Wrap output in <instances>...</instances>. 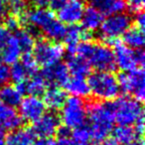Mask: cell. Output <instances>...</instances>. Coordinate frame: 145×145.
Wrapping results in <instances>:
<instances>
[{"instance_id":"cell-26","label":"cell","mask_w":145,"mask_h":145,"mask_svg":"<svg viewBox=\"0 0 145 145\" xmlns=\"http://www.w3.org/2000/svg\"><path fill=\"white\" fill-rule=\"evenodd\" d=\"M123 44L131 49H142L144 46V33L138 27L129 28L123 34Z\"/></svg>"},{"instance_id":"cell-11","label":"cell","mask_w":145,"mask_h":145,"mask_svg":"<svg viewBox=\"0 0 145 145\" xmlns=\"http://www.w3.org/2000/svg\"><path fill=\"white\" fill-rule=\"evenodd\" d=\"M32 132L40 138H51L61 126V120L55 112H45L40 118L32 122Z\"/></svg>"},{"instance_id":"cell-10","label":"cell","mask_w":145,"mask_h":145,"mask_svg":"<svg viewBox=\"0 0 145 145\" xmlns=\"http://www.w3.org/2000/svg\"><path fill=\"white\" fill-rule=\"evenodd\" d=\"M33 51V57L36 63L44 67L60 63L65 54V49L61 44L45 40L35 44Z\"/></svg>"},{"instance_id":"cell-29","label":"cell","mask_w":145,"mask_h":145,"mask_svg":"<svg viewBox=\"0 0 145 145\" xmlns=\"http://www.w3.org/2000/svg\"><path fill=\"white\" fill-rule=\"evenodd\" d=\"M28 78H30V75H29L28 71L22 65V63L17 62L12 65V67L10 68V79L14 83L20 84Z\"/></svg>"},{"instance_id":"cell-8","label":"cell","mask_w":145,"mask_h":145,"mask_svg":"<svg viewBox=\"0 0 145 145\" xmlns=\"http://www.w3.org/2000/svg\"><path fill=\"white\" fill-rule=\"evenodd\" d=\"M114 56L115 67L123 72H129L142 67L144 65L145 54L142 49H131L122 43L115 42L114 50H112Z\"/></svg>"},{"instance_id":"cell-32","label":"cell","mask_w":145,"mask_h":145,"mask_svg":"<svg viewBox=\"0 0 145 145\" xmlns=\"http://www.w3.org/2000/svg\"><path fill=\"white\" fill-rule=\"evenodd\" d=\"M125 5L126 8L131 13L142 12V9L144 7V0H125Z\"/></svg>"},{"instance_id":"cell-22","label":"cell","mask_w":145,"mask_h":145,"mask_svg":"<svg viewBox=\"0 0 145 145\" xmlns=\"http://www.w3.org/2000/svg\"><path fill=\"white\" fill-rule=\"evenodd\" d=\"M103 20V15L99 11L91 7H89V8L85 9L83 16H82V29L88 33L95 32L99 29Z\"/></svg>"},{"instance_id":"cell-40","label":"cell","mask_w":145,"mask_h":145,"mask_svg":"<svg viewBox=\"0 0 145 145\" xmlns=\"http://www.w3.org/2000/svg\"><path fill=\"white\" fill-rule=\"evenodd\" d=\"M55 141L51 138H39L35 140L32 145H54Z\"/></svg>"},{"instance_id":"cell-20","label":"cell","mask_w":145,"mask_h":145,"mask_svg":"<svg viewBox=\"0 0 145 145\" xmlns=\"http://www.w3.org/2000/svg\"><path fill=\"white\" fill-rule=\"evenodd\" d=\"M65 89L67 93H71L72 97H86L91 93L89 88L88 85V81L83 77H75L69 78L68 82L65 84Z\"/></svg>"},{"instance_id":"cell-41","label":"cell","mask_w":145,"mask_h":145,"mask_svg":"<svg viewBox=\"0 0 145 145\" xmlns=\"http://www.w3.org/2000/svg\"><path fill=\"white\" fill-rule=\"evenodd\" d=\"M70 145H95L91 140H77V139H70Z\"/></svg>"},{"instance_id":"cell-42","label":"cell","mask_w":145,"mask_h":145,"mask_svg":"<svg viewBox=\"0 0 145 145\" xmlns=\"http://www.w3.org/2000/svg\"><path fill=\"white\" fill-rule=\"evenodd\" d=\"M29 1H30L34 6H36L37 8H44L49 3V0H29Z\"/></svg>"},{"instance_id":"cell-2","label":"cell","mask_w":145,"mask_h":145,"mask_svg":"<svg viewBox=\"0 0 145 145\" xmlns=\"http://www.w3.org/2000/svg\"><path fill=\"white\" fill-rule=\"evenodd\" d=\"M74 54L84 58L99 72H111L116 68L113 52L107 45L83 41L77 46Z\"/></svg>"},{"instance_id":"cell-6","label":"cell","mask_w":145,"mask_h":145,"mask_svg":"<svg viewBox=\"0 0 145 145\" xmlns=\"http://www.w3.org/2000/svg\"><path fill=\"white\" fill-rule=\"evenodd\" d=\"M88 118V107L83 99L72 97L66 99L62 106L61 119L64 126L76 129L85 126Z\"/></svg>"},{"instance_id":"cell-33","label":"cell","mask_w":145,"mask_h":145,"mask_svg":"<svg viewBox=\"0 0 145 145\" xmlns=\"http://www.w3.org/2000/svg\"><path fill=\"white\" fill-rule=\"evenodd\" d=\"M10 80V68L8 65L0 62V86L7 85Z\"/></svg>"},{"instance_id":"cell-44","label":"cell","mask_w":145,"mask_h":145,"mask_svg":"<svg viewBox=\"0 0 145 145\" xmlns=\"http://www.w3.org/2000/svg\"><path fill=\"white\" fill-rule=\"evenodd\" d=\"M101 145H120V144H119L114 138H108V137H107L106 139L101 141Z\"/></svg>"},{"instance_id":"cell-39","label":"cell","mask_w":145,"mask_h":145,"mask_svg":"<svg viewBox=\"0 0 145 145\" xmlns=\"http://www.w3.org/2000/svg\"><path fill=\"white\" fill-rule=\"evenodd\" d=\"M135 23H136V27L140 29H144V25H145V17L143 12H139L136 14L135 16Z\"/></svg>"},{"instance_id":"cell-19","label":"cell","mask_w":145,"mask_h":145,"mask_svg":"<svg viewBox=\"0 0 145 145\" xmlns=\"http://www.w3.org/2000/svg\"><path fill=\"white\" fill-rule=\"evenodd\" d=\"M66 66L69 72L75 77L86 78L91 72V66L89 63L77 54H70L67 59Z\"/></svg>"},{"instance_id":"cell-36","label":"cell","mask_w":145,"mask_h":145,"mask_svg":"<svg viewBox=\"0 0 145 145\" xmlns=\"http://www.w3.org/2000/svg\"><path fill=\"white\" fill-rule=\"evenodd\" d=\"M133 125H134L133 128H134L137 137H142L143 133H144V117L138 119Z\"/></svg>"},{"instance_id":"cell-46","label":"cell","mask_w":145,"mask_h":145,"mask_svg":"<svg viewBox=\"0 0 145 145\" xmlns=\"http://www.w3.org/2000/svg\"><path fill=\"white\" fill-rule=\"evenodd\" d=\"M0 145H5V133L2 129H0Z\"/></svg>"},{"instance_id":"cell-30","label":"cell","mask_w":145,"mask_h":145,"mask_svg":"<svg viewBox=\"0 0 145 145\" xmlns=\"http://www.w3.org/2000/svg\"><path fill=\"white\" fill-rule=\"evenodd\" d=\"M21 63H22V65L25 67V69L28 71L30 77L36 75V72H37V65H38V64H37L36 61H35L33 55H31L30 53H25V54L22 56V59H21Z\"/></svg>"},{"instance_id":"cell-38","label":"cell","mask_w":145,"mask_h":145,"mask_svg":"<svg viewBox=\"0 0 145 145\" xmlns=\"http://www.w3.org/2000/svg\"><path fill=\"white\" fill-rule=\"evenodd\" d=\"M71 129L66 126L59 127L56 134H58V138H70L71 136Z\"/></svg>"},{"instance_id":"cell-4","label":"cell","mask_w":145,"mask_h":145,"mask_svg":"<svg viewBox=\"0 0 145 145\" xmlns=\"http://www.w3.org/2000/svg\"><path fill=\"white\" fill-rule=\"evenodd\" d=\"M91 93L101 101H113L120 93L118 80L111 72H95L88 80Z\"/></svg>"},{"instance_id":"cell-23","label":"cell","mask_w":145,"mask_h":145,"mask_svg":"<svg viewBox=\"0 0 145 145\" xmlns=\"http://www.w3.org/2000/svg\"><path fill=\"white\" fill-rule=\"evenodd\" d=\"M22 54V50L17 43L16 39L13 36H11L7 44L5 45L3 50L0 53V58H1L2 63H4V64L13 65L18 62Z\"/></svg>"},{"instance_id":"cell-27","label":"cell","mask_w":145,"mask_h":145,"mask_svg":"<svg viewBox=\"0 0 145 145\" xmlns=\"http://www.w3.org/2000/svg\"><path fill=\"white\" fill-rule=\"evenodd\" d=\"M13 37L16 39L23 54L30 53L34 48L35 44H36L34 34L31 31L26 30V29H17Z\"/></svg>"},{"instance_id":"cell-5","label":"cell","mask_w":145,"mask_h":145,"mask_svg":"<svg viewBox=\"0 0 145 145\" xmlns=\"http://www.w3.org/2000/svg\"><path fill=\"white\" fill-rule=\"evenodd\" d=\"M114 122L118 125L132 126L138 119L143 117V108L141 103L133 97H121L108 103Z\"/></svg>"},{"instance_id":"cell-34","label":"cell","mask_w":145,"mask_h":145,"mask_svg":"<svg viewBox=\"0 0 145 145\" xmlns=\"http://www.w3.org/2000/svg\"><path fill=\"white\" fill-rule=\"evenodd\" d=\"M10 37H11L10 31L5 26H0V53L3 50L5 45L7 44Z\"/></svg>"},{"instance_id":"cell-47","label":"cell","mask_w":145,"mask_h":145,"mask_svg":"<svg viewBox=\"0 0 145 145\" xmlns=\"http://www.w3.org/2000/svg\"><path fill=\"white\" fill-rule=\"evenodd\" d=\"M126 145H144V143H143L142 139H135L134 141H132V142L128 143Z\"/></svg>"},{"instance_id":"cell-13","label":"cell","mask_w":145,"mask_h":145,"mask_svg":"<svg viewBox=\"0 0 145 145\" xmlns=\"http://www.w3.org/2000/svg\"><path fill=\"white\" fill-rule=\"evenodd\" d=\"M85 9L84 0H68L58 11L59 20L64 24L76 25L81 21Z\"/></svg>"},{"instance_id":"cell-12","label":"cell","mask_w":145,"mask_h":145,"mask_svg":"<svg viewBox=\"0 0 145 145\" xmlns=\"http://www.w3.org/2000/svg\"><path fill=\"white\" fill-rule=\"evenodd\" d=\"M46 112V105L39 97H29L22 99L19 105V114L26 121L34 122Z\"/></svg>"},{"instance_id":"cell-3","label":"cell","mask_w":145,"mask_h":145,"mask_svg":"<svg viewBox=\"0 0 145 145\" xmlns=\"http://www.w3.org/2000/svg\"><path fill=\"white\" fill-rule=\"evenodd\" d=\"M22 16L25 22L42 31L50 40L59 41L64 38L67 27L55 17L52 11L45 8H37L25 12Z\"/></svg>"},{"instance_id":"cell-35","label":"cell","mask_w":145,"mask_h":145,"mask_svg":"<svg viewBox=\"0 0 145 145\" xmlns=\"http://www.w3.org/2000/svg\"><path fill=\"white\" fill-rule=\"evenodd\" d=\"M5 27H6L9 31H16L19 27L18 17L13 16V15L7 17V18L5 19Z\"/></svg>"},{"instance_id":"cell-17","label":"cell","mask_w":145,"mask_h":145,"mask_svg":"<svg viewBox=\"0 0 145 145\" xmlns=\"http://www.w3.org/2000/svg\"><path fill=\"white\" fill-rule=\"evenodd\" d=\"M16 87L22 95L27 93L32 97H40L46 91L47 83L42 76L34 75L22 83L17 84Z\"/></svg>"},{"instance_id":"cell-45","label":"cell","mask_w":145,"mask_h":145,"mask_svg":"<svg viewBox=\"0 0 145 145\" xmlns=\"http://www.w3.org/2000/svg\"><path fill=\"white\" fill-rule=\"evenodd\" d=\"M54 145H70V138H58Z\"/></svg>"},{"instance_id":"cell-28","label":"cell","mask_w":145,"mask_h":145,"mask_svg":"<svg viewBox=\"0 0 145 145\" xmlns=\"http://www.w3.org/2000/svg\"><path fill=\"white\" fill-rule=\"evenodd\" d=\"M113 138L120 145H126L136 139L135 130L130 125H118L113 129ZM138 138V137H137Z\"/></svg>"},{"instance_id":"cell-21","label":"cell","mask_w":145,"mask_h":145,"mask_svg":"<svg viewBox=\"0 0 145 145\" xmlns=\"http://www.w3.org/2000/svg\"><path fill=\"white\" fill-rule=\"evenodd\" d=\"M35 135L31 129L17 128L5 136V145H32Z\"/></svg>"},{"instance_id":"cell-15","label":"cell","mask_w":145,"mask_h":145,"mask_svg":"<svg viewBox=\"0 0 145 145\" xmlns=\"http://www.w3.org/2000/svg\"><path fill=\"white\" fill-rule=\"evenodd\" d=\"M22 120L15 107L0 101V129L12 131L21 126Z\"/></svg>"},{"instance_id":"cell-31","label":"cell","mask_w":145,"mask_h":145,"mask_svg":"<svg viewBox=\"0 0 145 145\" xmlns=\"http://www.w3.org/2000/svg\"><path fill=\"white\" fill-rule=\"evenodd\" d=\"M9 8L13 16H22L26 12V0H9Z\"/></svg>"},{"instance_id":"cell-16","label":"cell","mask_w":145,"mask_h":145,"mask_svg":"<svg viewBox=\"0 0 145 145\" xmlns=\"http://www.w3.org/2000/svg\"><path fill=\"white\" fill-rule=\"evenodd\" d=\"M89 7L99 11L101 15L123 13L126 9L125 0H87Z\"/></svg>"},{"instance_id":"cell-7","label":"cell","mask_w":145,"mask_h":145,"mask_svg":"<svg viewBox=\"0 0 145 145\" xmlns=\"http://www.w3.org/2000/svg\"><path fill=\"white\" fill-rule=\"evenodd\" d=\"M131 18L125 13L108 15L103 20L101 27V36L105 42L114 44L116 39L123 36L125 32L130 28Z\"/></svg>"},{"instance_id":"cell-14","label":"cell","mask_w":145,"mask_h":145,"mask_svg":"<svg viewBox=\"0 0 145 145\" xmlns=\"http://www.w3.org/2000/svg\"><path fill=\"white\" fill-rule=\"evenodd\" d=\"M41 76L47 84L54 86H65L70 78V72L66 65L60 62L52 66L45 67Z\"/></svg>"},{"instance_id":"cell-9","label":"cell","mask_w":145,"mask_h":145,"mask_svg":"<svg viewBox=\"0 0 145 145\" xmlns=\"http://www.w3.org/2000/svg\"><path fill=\"white\" fill-rule=\"evenodd\" d=\"M145 76L142 69L124 72L117 78L120 91L130 95L138 101H142L145 97Z\"/></svg>"},{"instance_id":"cell-43","label":"cell","mask_w":145,"mask_h":145,"mask_svg":"<svg viewBox=\"0 0 145 145\" xmlns=\"http://www.w3.org/2000/svg\"><path fill=\"white\" fill-rule=\"evenodd\" d=\"M5 16H6V7H5L4 3L0 0V22L4 20Z\"/></svg>"},{"instance_id":"cell-1","label":"cell","mask_w":145,"mask_h":145,"mask_svg":"<svg viewBox=\"0 0 145 145\" xmlns=\"http://www.w3.org/2000/svg\"><path fill=\"white\" fill-rule=\"evenodd\" d=\"M89 131L93 143H101L113 130L112 113L108 103H93L88 109Z\"/></svg>"},{"instance_id":"cell-18","label":"cell","mask_w":145,"mask_h":145,"mask_svg":"<svg viewBox=\"0 0 145 145\" xmlns=\"http://www.w3.org/2000/svg\"><path fill=\"white\" fill-rule=\"evenodd\" d=\"M91 38V33L86 32L82 29V27L76 26V25H71L69 28L66 29V33L64 35L65 44L67 45L68 51L70 54H74L78 45L81 43V41H89Z\"/></svg>"},{"instance_id":"cell-25","label":"cell","mask_w":145,"mask_h":145,"mask_svg":"<svg viewBox=\"0 0 145 145\" xmlns=\"http://www.w3.org/2000/svg\"><path fill=\"white\" fill-rule=\"evenodd\" d=\"M22 93L17 87L11 85H4L0 89V101L12 107H16L22 101Z\"/></svg>"},{"instance_id":"cell-24","label":"cell","mask_w":145,"mask_h":145,"mask_svg":"<svg viewBox=\"0 0 145 145\" xmlns=\"http://www.w3.org/2000/svg\"><path fill=\"white\" fill-rule=\"evenodd\" d=\"M43 95H44L43 101L46 107H49L53 110L62 108L67 99L66 93L57 87H52L46 89Z\"/></svg>"},{"instance_id":"cell-48","label":"cell","mask_w":145,"mask_h":145,"mask_svg":"<svg viewBox=\"0 0 145 145\" xmlns=\"http://www.w3.org/2000/svg\"><path fill=\"white\" fill-rule=\"evenodd\" d=\"M2 2H7V1H9V0H1Z\"/></svg>"},{"instance_id":"cell-37","label":"cell","mask_w":145,"mask_h":145,"mask_svg":"<svg viewBox=\"0 0 145 145\" xmlns=\"http://www.w3.org/2000/svg\"><path fill=\"white\" fill-rule=\"evenodd\" d=\"M68 0H49L48 5L50 6V8L54 11L58 12L63 6L67 3Z\"/></svg>"}]
</instances>
